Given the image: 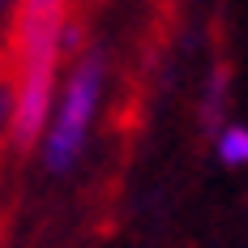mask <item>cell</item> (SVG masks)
Masks as SVG:
<instances>
[{"label": "cell", "instance_id": "1", "mask_svg": "<svg viewBox=\"0 0 248 248\" xmlns=\"http://www.w3.org/2000/svg\"><path fill=\"white\" fill-rule=\"evenodd\" d=\"M64 17H69L64 0H17V13L9 26V73H13L9 133L17 150H30L43 133Z\"/></svg>", "mask_w": 248, "mask_h": 248}, {"label": "cell", "instance_id": "2", "mask_svg": "<svg viewBox=\"0 0 248 248\" xmlns=\"http://www.w3.org/2000/svg\"><path fill=\"white\" fill-rule=\"evenodd\" d=\"M99 86H103V51H90L73 69L69 94H64L60 116H56V124L47 133V167L51 171H69L77 163L86 128H90V116H94V103H99Z\"/></svg>", "mask_w": 248, "mask_h": 248}, {"label": "cell", "instance_id": "3", "mask_svg": "<svg viewBox=\"0 0 248 248\" xmlns=\"http://www.w3.org/2000/svg\"><path fill=\"white\" fill-rule=\"evenodd\" d=\"M218 158L227 167H244L248 163V128H227L218 137Z\"/></svg>", "mask_w": 248, "mask_h": 248}, {"label": "cell", "instance_id": "4", "mask_svg": "<svg viewBox=\"0 0 248 248\" xmlns=\"http://www.w3.org/2000/svg\"><path fill=\"white\" fill-rule=\"evenodd\" d=\"M223 94H227V73H214V81H210V99H205V128H214V124H218Z\"/></svg>", "mask_w": 248, "mask_h": 248}]
</instances>
